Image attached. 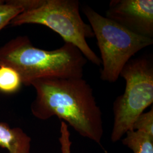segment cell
Segmentation results:
<instances>
[{"label":"cell","mask_w":153,"mask_h":153,"mask_svg":"<svg viewBox=\"0 0 153 153\" xmlns=\"http://www.w3.org/2000/svg\"><path fill=\"white\" fill-rule=\"evenodd\" d=\"M105 17L133 33L153 39V0H112Z\"/></svg>","instance_id":"8992f818"},{"label":"cell","mask_w":153,"mask_h":153,"mask_svg":"<svg viewBox=\"0 0 153 153\" xmlns=\"http://www.w3.org/2000/svg\"><path fill=\"white\" fill-rule=\"evenodd\" d=\"M82 11L96 38L103 68L100 79L115 82L121 71L131 57L153 44V39L133 33L119 23L99 14L88 5Z\"/></svg>","instance_id":"277c9868"},{"label":"cell","mask_w":153,"mask_h":153,"mask_svg":"<svg viewBox=\"0 0 153 153\" xmlns=\"http://www.w3.org/2000/svg\"><path fill=\"white\" fill-rule=\"evenodd\" d=\"M21 76L10 66H0V92L13 94L17 92L22 85Z\"/></svg>","instance_id":"30bf717a"},{"label":"cell","mask_w":153,"mask_h":153,"mask_svg":"<svg viewBox=\"0 0 153 153\" xmlns=\"http://www.w3.org/2000/svg\"><path fill=\"white\" fill-rule=\"evenodd\" d=\"M31 138L20 128H11L7 124L0 122V147L9 153H30Z\"/></svg>","instance_id":"52a82bcc"},{"label":"cell","mask_w":153,"mask_h":153,"mask_svg":"<svg viewBox=\"0 0 153 153\" xmlns=\"http://www.w3.org/2000/svg\"><path fill=\"white\" fill-rule=\"evenodd\" d=\"M126 82L124 93L113 104L114 124L111 140L118 142L132 130L137 117L153 103V62L145 56L131 59L121 71Z\"/></svg>","instance_id":"5b68a950"},{"label":"cell","mask_w":153,"mask_h":153,"mask_svg":"<svg viewBox=\"0 0 153 153\" xmlns=\"http://www.w3.org/2000/svg\"><path fill=\"white\" fill-rule=\"evenodd\" d=\"M71 134L68 126L64 121H61L60 136L59 142L61 145V153H71Z\"/></svg>","instance_id":"7c38bea8"},{"label":"cell","mask_w":153,"mask_h":153,"mask_svg":"<svg viewBox=\"0 0 153 153\" xmlns=\"http://www.w3.org/2000/svg\"><path fill=\"white\" fill-rule=\"evenodd\" d=\"M88 62L79 49L66 42L47 51L34 47L27 36H19L0 47V66L15 69L27 86L40 78H83Z\"/></svg>","instance_id":"7a4b0ae2"},{"label":"cell","mask_w":153,"mask_h":153,"mask_svg":"<svg viewBox=\"0 0 153 153\" xmlns=\"http://www.w3.org/2000/svg\"><path fill=\"white\" fill-rule=\"evenodd\" d=\"M78 0H40L37 5L16 16L10 24L16 26L38 24L60 35L64 42L75 45L88 60L100 66L102 61L88 44L94 37L92 28L82 19Z\"/></svg>","instance_id":"3957f363"},{"label":"cell","mask_w":153,"mask_h":153,"mask_svg":"<svg viewBox=\"0 0 153 153\" xmlns=\"http://www.w3.org/2000/svg\"><path fill=\"white\" fill-rule=\"evenodd\" d=\"M132 130L142 131L153 136V108L140 115L134 123Z\"/></svg>","instance_id":"8fae6325"},{"label":"cell","mask_w":153,"mask_h":153,"mask_svg":"<svg viewBox=\"0 0 153 153\" xmlns=\"http://www.w3.org/2000/svg\"><path fill=\"white\" fill-rule=\"evenodd\" d=\"M40 0L0 1V31L18 15L38 5Z\"/></svg>","instance_id":"ba28073f"},{"label":"cell","mask_w":153,"mask_h":153,"mask_svg":"<svg viewBox=\"0 0 153 153\" xmlns=\"http://www.w3.org/2000/svg\"><path fill=\"white\" fill-rule=\"evenodd\" d=\"M30 86L36 91L31 105L35 117L46 120L56 116L82 137L101 145L104 133L102 112L86 80L44 78L33 81Z\"/></svg>","instance_id":"6da1fadb"},{"label":"cell","mask_w":153,"mask_h":153,"mask_svg":"<svg viewBox=\"0 0 153 153\" xmlns=\"http://www.w3.org/2000/svg\"><path fill=\"white\" fill-rule=\"evenodd\" d=\"M121 141L133 153H153V136L142 131H129Z\"/></svg>","instance_id":"9c48e42d"}]
</instances>
